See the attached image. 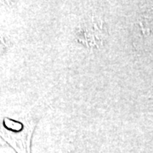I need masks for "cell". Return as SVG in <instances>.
<instances>
[{
	"instance_id": "7a4b0ae2",
	"label": "cell",
	"mask_w": 153,
	"mask_h": 153,
	"mask_svg": "<svg viewBox=\"0 0 153 153\" xmlns=\"http://www.w3.org/2000/svg\"><path fill=\"white\" fill-rule=\"evenodd\" d=\"M104 22L97 16L84 23L79 32V38L82 44L88 47H97L104 42L106 30Z\"/></svg>"
},
{
	"instance_id": "6da1fadb",
	"label": "cell",
	"mask_w": 153,
	"mask_h": 153,
	"mask_svg": "<svg viewBox=\"0 0 153 153\" xmlns=\"http://www.w3.org/2000/svg\"><path fill=\"white\" fill-rule=\"evenodd\" d=\"M38 119L25 117L20 120L11 117L0 119V138L16 153H31V142Z\"/></svg>"
}]
</instances>
